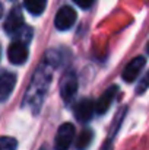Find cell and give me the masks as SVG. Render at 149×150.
<instances>
[{
    "label": "cell",
    "mask_w": 149,
    "mask_h": 150,
    "mask_svg": "<svg viewBox=\"0 0 149 150\" xmlns=\"http://www.w3.org/2000/svg\"><path fill=\"white\" fill-rule=\"evenodd\" d=\"M50 82H51V66L48 64V61H46L34 73V77H32V80L28 86L26 95H25L24 106H29L31 109H34L37 112L47 95Z\"/></svg>",
    "instance_id": "1"
},
{
    "label": "cell",
    "mask_w": 149,
    "mask_h": 150,
    "mask_svg": "<svg viewBox=\"0 0 149 150\" xmlns=\"http://www.w3.org/2000/svg\"><path fill=\"white\" fill-rule=\"evenodd\" d=\"M3 26H4V31H6L7 34H10L12 37H16L18 34H21V32L26 28V25H25V22H24V15H22L21 7L15 6V7L10 10V13L7 15V18H6Z\"/></svg>",
    "instance_id": "2"
},
{
    "label": "cell",
    "mask_w": 149,
    "mask_h": 150,
    "mask_svg": "<svg viewBox=\"0 0 149 150\" xmlns=\"http://www.w3.org/2000/svg\"><path fill=\"white\" fill-rule=\"evenodd\" d=\"M73 140H75V127L69 122H64L57 130L54 147L56 150H67L73 143Z\"/></svg>",
    "instance_id": "3"
},
{
    "label": "cell",
    "mask_w": 149,
    "mask_h": 150,
    "mask_svg": "<svg viewBox=\"0 0 149 150\" xmlns=\"http://www.w3.org/2000/svg\"><path fill=\"white\" fill-rule=\"evenodd\" d=\"M78 91V77L73 71H67L63 74L60 80V96L64 102H70L75 98Z\"/></svg>",
    "instance_id": "4"
},
{
    "label": "cell",
    "mask_w": 149,
    "mask_h": 150,
    "mask_svg": "<svg viewBox=\"0 0 149 150\" xmlns=\"http://www.w3.org/2000/svg\"><path fill=\"white\" fill-rule=\"evenodd\" d=\"M76 22V12L70 6H63L58 9L56 19H54V26L58 31H67L73 26Z\"/></svg>",
    "instance_id": "5"
},
{
    "label": "cell",
    "mask_w": 149,
    "mask_h": 150,
    "mask_svg": "<svg viewBox=\"0 0 149 150\" xmlns=\"http://www.w3.org/2000/svg\"><path fill=\"white\" fill-rule=\"evenodd\" d=\"M94 112H95V105H94V100L88 99V98H83L79 102H76V105L73 106V114H75V118L81 122H88L92 117H94Z\"/></svg>",
    "instance_id": "6"
},
{
    "label": "cell",
    "mask_w": 149,
    "mask_h": 150,
    "mask_svg": "<svg viewBox=\"0 0 149 150\" xmlns=\"http://www.w3.org/2000/svg\"><path fill=\"white\" fill-rule=\"evenodd\" d=\"M145 64H146V58H145L143 55H138L136 58H133V60L124 67V70H123V73H121L123 80H126V82H129V83L135 82V80L138 79V76L140 74V71L143 70Z\"/></svg>",
    "instance_id": "7"
},
{
    "label": "cell",
    "mask_w": 149,
    "mask_h": 150,
    "mask_svg": "<svg viewBox=\"0 0 149 150\" xmlns=\"http://www.w3.org/2000/svg\"><path fill=\"white\" fill-rule=\"evenodd\" d=\"M7 58L12 64L21 66L28 60V47L22 41H13L7 50Z\"/></svg>",
    "instance_id": "8"
},
{
    "label": "cell",
    "mask_w": 149,
    "mask_h": 150,
    "mask_svg": "<svg viewBox=\"0 0 149 150\" xmlns=\"http://www.w3.org/2000/svg\"><path fill=\"white\" fill-rule=\"evenodd\" d=\"M16 85V76L9 71H1L0 73V102L9 99L12 95L13 89Z\"/></svg>",
    "instance_id": "9"
},
{
    "label": "cell",
    "mask_w": 149,
    "mask_h": 150,
    "mask_svg": "<svg viewBox=\"0 0 149 150\" xmlns=\"http://www.w3.org/2000/svg\"><path fill=\"white\" fill-rule=\"evenodd\" d=\"M117 91H118L117 86H110V88L102 93V96L97 100V103H94L97 114H105V112L108 111V108L111 106V102L114 100L115 95H117Z\"/></svg>",
    "instance_id": "10"
},
{
    "label": "cell",
    "mask_w": 149,
    "mask_h": 150,
    "mask_svg": "<svg viewBox=\"0 0 149 150\" xmlns=\"http://www.w3.org/2000/svg\"><path fill=\"white\" fill-rule=\"evenodd\" d=\"M25 7L31 15H41L47 7V0H25Z\"/></svg>",
    "instance_id": "11"
},
{
    "label": "cell",
    "mask_w": 149,
    "mask_h": 150,
    "mask_svg": "<svg viewBox=\"0 0 149 150\" xmlns=\"http://www.w3.org/2000/svg\"><path fill=\"white\" fill-rule=\"evenodd\" d=\"M92 142V131L91 130H83L79 133V137L76 139V149L78 150H86L88 146Z\"/></svg>",
    "instance_id": "12"
},
{
    "label": "cell",
    "mask_w": 149,
    "mask_h": 150,
    "mask_svg": "<svg viewBox=\"0 0 149 150\" xmlns=\"http://www.w3.org/2000/svg\"><path fill=\"white\" fill-rule=\"evenodd\" d=\"M16 147H18V142L13 137H7V136L0 137V150H16Z\"/></svg>",
    "instance_id": "13"
},
{
    "label": "cell",
    "mask_w": 149,
    "mask_h": 150,
    "mask_svg": "<svg viewBox=\"0 0 149 150\" xmlns=\"http://www.w3.org/2000/svg\"><path fill=\"white\" fill-rule=\"evenodd\" d=\"M95 0H73V3H76L81 9H89L94 4Z\"/></svg>",
    "instance_id": "14"
},
{
    "label": "cell",
    "mask_w": 149,
    "mask_h": 150,
    "mask_svg": "<svg viewBox=\"0 0 149 150\" xmlns=\"http://www.w3.org/2000/svg\"><path fill=\"white\" fill-rule=\"evenodd\" d=\"M1 15H3V4L0 3V18H1Z\"/></svg>",
    "instance_id": "15"
}]
</instances>
